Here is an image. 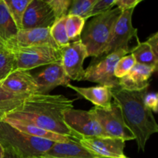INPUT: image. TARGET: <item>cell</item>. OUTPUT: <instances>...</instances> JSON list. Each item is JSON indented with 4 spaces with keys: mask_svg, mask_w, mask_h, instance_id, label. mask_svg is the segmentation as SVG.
Wrapping results in <instances>:
<instances>
[{
    "mask_svg": "<svg viewBox=\"0 0 158 158\" xmlns=\"http://www.w3.org/2000/svg\"><path fill=\"white\" fill-rule=\"evenodd\" d=\"M60 49L61 64L69 80L74 81L83 80V63L88 56L86 47L80 39L70 42L69 45Z\"/></svg>",
    "mask_w": 158,
    "mask_h": 158,
    "instance_id": "obj_10",
    "label": "cell"
},
{
    "mask_svg": "<svg viewBox=\"0 0 158 158\" xmlns=\"http://www.w3.org/2000/svg\"><path fill=\"white\" fill-rule=\"evenodd\" d=\"M66 16L56 20L49 29L51 37L59 49L65 47L70 43L66 34Z\"/></svg>",
    "mask_w": 158,
    "mask_h": 158,
    "instance_id": "obj_25",
    "label": "cell"
},
{
    "mask_svg": "<svg viewBox=\"0 0 158 158\" xmlns=\"http://www.w3.org/2000/svg\"><path fill=\"white\" fill-rule=\"evenodd\" d=\"M19 32L4 0H0V40L6 43Z\"/></svg>",
    "mask_w": 158,
    "mask_h": 158,
    "instance_id": "obj_20",
    "label": "cell"
},
{
    "mask_svg": "<svg viewBox=\"0 0 158 158\" xmlns=\"http://www.w3.org/2000/svg\"><path fill=\"white\" fill-rule=\"evenodd\" d=\"M53 12L55 20L67 15L72 0H46ZM55 21V22H56Z\"/></svg>",
    "mask_w": 158,
    "mask_h": 158,
    "instance_id": "obj_29",
    "label": "cell"
},
{
    "mask_svg": "<svg viewBox=\"0 0 158 158\" xmlns=\"http://www.w3.org/2000/svg\"><path fill=\"white\" fill-rule=\"evenodd\" d=\"M122 12L116 7L93 17L90 22L84 26L80 40L86 47L88 57L97 58L103 53L110 38L116 22Z\"/></svg>",
    "mask_w": 158,
    "mask_h": 158,
    "instance_id": "obj_3",
    "label": "cell"
},
{
    "mask_svg": "<svg viewBox=\"0 0 158 158\" xmlns=\"http://www.w3.org/2000/svg\"><path fill=\"white\" fill-rule=\"evenodd\" d=\"M115 6V0H97L88 15V19L108 12Z\"/></svg>",
    "mask_w": 158,
    "mask_h": 158,
    "instance_id": "obj_30",
    "label": "cell"
},
{
    "mask_svg": "<svg viewBox=\"0 0 158 158\" xmlns=\"http://www.w3.org/2000/svg\"><path fill=\"white\" fill-rule=\"evenodd\" d=\"M11 50V49H10ZM16 69H30L61 62L60 49L49 45L14 49Z\"/></svg>",
    "mask_w": 158,
    "mask_h": 158,
    "instance_id": "obj_7",
    "label": "cell"
},
{
    "mask_svg": "<svg viewBox=\"0 0 158 158\" xmlns=\"http://www.w3.org/2000/svg\"><path fill=\"white\" fill-rule=\"evenodd\" d=\"M33 158H58V157H48V156H40V157H33Z\"/></svg>",
    "mask_w": 158,
    "mask_h": 158,
    "instance_id": "obj_36",
    "label": "cell"
},
{
    "mask_svg": "<svg viewBox=\"0 0 158 158\" xmlns=\"http://www.w3.org/2000/svg\"><path fill=\"white\" fill-rule=\"evenodd\" d=\"M4 46H5L4 43H3L2 42L1 40H0V49H2V48L4 47Z\"/></svg>",
    "mask_w": 158,
    "mask_h": 158,
    "instance_id": "obj_37",
    "label": "cell"
},
{
    "mask_svg": "<svg viewBox=\"0 0 158 158\" xmlns=\"http://www.w3.org/2000/svg\"><path fill=\"white\" fill-rule=\"evenodd\" d=\"M9 13L19 30L23 29L25 12L31 0H4Z\"/></svg>",
    "mask_w": 158,
    "mask_h": 158,
    "instance_id": "obj_23",
    "label": "cell"
},
{
    "mask_svg": "<svg viewBox=\"0 0 158 158\" xmlns=\"http://www.w3.org/2000/svg\"><path fill=\"white\" fill-rule=\"evenodd\" d=\"M134 9L122 12V14L116 22L109 42L103 53L100 56L108 55L120 49H130L129 43L134 38L137 37V29L132 24V16ZM99 57V56H98Z\"/></svg>",
    "mask_w": 158,
    "mask_h": 158,
    "instance_id": "obj_8",
    "label": "cell"
},
{
    "mask_svg": "<svg viewBox=\"0 0 158 158\" xmlns=\"http://www.w3.org/2000/svg\"><path fill=\"white\" fill-rule=\"evenodd\" d=\"M97 0H73L67 15H77L85 20L88 19V15Z\"/></svg>",
    "mask_w": 158,
    "mask_h": 158,
    "instance_id": "obj_27",
    "label": "cell"
},
{
    "mask_svg": "<svg viewBox=\"0 0 158 158\" xmlns=\"http://www.w3.org/2000/svg\"><path fill=\"white\" fill-rule=\"evenodd\" d=\"M79 143L103 158H125V141L110 137H77Z\"/></svg>",
    "mask_w": 158,
    "mask_h": 158,
    "instance_id": "obj_11",
    "label": "cell"
},
{
    "mask_svg": "<svg viewBox=\"0 0 158 158\" xmlns=\"http://www.w3.org/2000/svg\"><path fill=\"white\" fill-rule=\"evenodd\" d=\"M16 69L13 52L6 46L0 49V83Z\"/></svg>",
    "mask_w": 158,
    "mask_h": 158,
    "instance_id": "obj_24",
    "label": "cell"
},
{
    "mask_svg": "<svg viewBox=\"0 0 158 158\" xmlns=\"http://www.w3.org/2000/svg\"><path fill=\"white\" fill-rule=\"evenodd\" d=\"M136 61L132 54H127L122 57L116 65L114 76L116 78L120 79L124 77L135 66Z\"/></svg>",
    "mask_w": 158,
    "mask_h": 158,
    "instance_id": "obj_28",
    "label": "cell"
},
{
    "mask_svg": "<svg viewBox=\"0 0 158 158\" xmlns=\"http://www.w3.org/2000/svg\"><path fill=\"white\" fill-rule=\"evenodd\" d=\"M141 2L142 0H115V6L121 11H125L135 9L136 6Z\"/></svg>",
    "mask_w": 158,
    "mask_h": 158,
    "instance_id": "obj_32",
    "label": "cell"
},
{
    "mask_svg": "<svg viewBox=\"0 0 158 158\" xmlns=\"http://www.w3.org/2000/svg\"><path fill=\"white\" fill-rule=\"evenodd\" d=\"M130 52L131 49H120L108 55L94 58L89 66L84 69L83 80L111 89L120 88L119 79L114 76V69L119 60Z\"/></svg>",
    "mask_w": 158,
    "mask_h": 158,
    "instance_id": "obj_5",
    "label": "cell"
},
{
    "mask_svg": "<svg viewBox=\"0 0 158 158\" xmlns=\"http://www.w3.org/2000/svg\"><path fill=\"white\" fill-rule=\"evenodd\" d=\"M125 158H128V157H125Z\"/></svg>",
    "mask_w": 158,
    "mask_h": 158,
    "instance_id": "obj_39",
    "label": "cell"
},
{
    "mask_svg": "<svg viewBox=\"0 0 158 158\" xmlns=\"http://www.w3.org/2000/svg\"><path fill=\"white\" fill-rule=\"evenodd\" d=\"M130 53L134 56L136 63L153 66L157 69L158 57L155 56L151 46L146 43V41H138L137 46L131 49Z\"/></svg>",
    "mask_w": 158,
    "mask_h": 158,
    "instance_id": "obj_21",
    "label": "cell"
},
{
    "mask_svg": "<svg viewBox=\"0 0 158 158\" xmlns=\"http://www.w3.org/2000/svg\"><path fill=\"white\" fill-rule=\"evenodd\" d=\"M43 156L58 158H103L91 152L76 141L56 142Z\"/></svg>",
    "mask_w": 158,
    "mask_h": 158,
    "instance_id": "obj_18",
    "label": "cell"
},
{
    "mask_svg": "<svg viewBox=\"0 0 158 158\" xmlns=\"http://www.w3.org/2000/svg\"><path fill=\"white\" fill-rule=\"evenodd\" d=\"M33 76L38 84L39 94H47L57 86L67 87L70 83V80L65 73L61 62L48 65Z\"/></svg>",
    "mask_w": 158,
    "mask_h": 158,
    "instance_id": "obj_14",
    "label": "cell"
},
{
    "mask_svg": "<svg viewBox=\"0 0 158 158\" xmlns=\"http://www.w3.org/2000/svg\"><path fill=\"white\" fill-rule=\"evenodd\" d=\"M63 121L77 137H107L90 110H67L63 114Z\"/></svg>",
    "mask_w": 158,
    "mask_h": 158,
    "instance_id": "obj_9",
    "label": "cell"
},
{
    "mask_svg": "<svg viewBox=\"0 0 158 158\" xmlns=\"http://www.w3.org/2000/svg\"><path fill=\"white\" fill-rule=\"evenodd\" d=\"M2 117V116H1V115H0V117Z\"/></svg>",
    "mask_w": 158,
    "mask_h": 158,
    "instance_id": "obj_38",
    "label": "cell"
},
{
    "mask_svg": "<svg viewBox=\"0 0 158 158\" xmlns=\"http://www.w3.org/2000/svg\"><path fill=\"white\" fill-rule=\"evenodd\" d=\"M56 142L36 138L21 132L0 119V144L21 158L43 156Z\"/></svg>",
    "mask_w": 158,
    "mask_h": 158,
    "instance_id": "obj_4",
    "label": "cell"
},
{
    "mask_svg": "<svg viewBox=\"0 0 158 158\" xmlns=\"http://www.w3.org/2000/svg\"><path fill=\"white\" fill-rule=\"evenodd\" d=\"M73 100L63 95L33 94L29 96L17 109L1 118L20 120L51 132L77 138L63 121V114L73 108Z\"/></svg>",
    "mask_w": 158,
    "mask_h": 158,
    "instance_id": "obj_1",
    "label": "cell"
},
{
    "mask_svg": "<svg viewBox=\"0 0 158 158\" xmlns=\"http://www.w3.org/2000/svg\"><path fill=\"white\" fill-rule=\"evenodd\" d=\"M0 86L17 95L30 96L39 94L38 84L29 71L15 69L0 83Z\"/></svg>",
    "mask_w": 158,
    "mask_h": 158,
    "instance_id": "obj_15",
    "label": "cell"
},
{
    "mask_svg": "<svg viewBox=\"0 0 158 158\" xmlns=\"http://www.w3.org/2000/svg\"><path fill=\"white\" fill-rule=\"evenodd\" d=\"M55 21L53 12L46 0H31L23 17V29L50 28Z\"/></svg>",
    "mask_w": 158,
    "mask_h": 158,
    "instance_id": "obj_13",
    "label": "cell"
},
{
    "mask_svg": "<svg viewBox=\"0 0 158 158\" xmlns=\"http://www.w3.org/2000/svg\"><path fill=\"white\" fill-rule=\"evenodd\" d=\"M146 43L151 46L154 53L158 57V32H155L152 35H151Z\"/></svg>",
    "mask_w": 158,
    "mask_h": 158,
    "instance_id": "obj_33",
    "label": "cell"
},
{
    "mask_svg": "<svg viewBox=\"0 0 158 158\" xmlns=\"http://www.w3.org/2000/svg\"><path fill=\"white\" fill-rule=\"evenodd\" d=\"M67 87L73 89L97 107L109 108L112 103V89L104 86L79 87L69 83Z\"/></svg>",
    "mask_w": 158,
    "mask_h": 158,
    "instance_id": "obj_19",
    "label": "cell"
},
{
    "mask_svg": "<svg viewBox=\"0 0 158 158\" xmlns=\"http://www.w3.org/2000/svg\"><path fill=\"white\" fill-rule=\"evenodd\" d=\"M28 97L12 94L0 86V115L2 117L17 109Z\"/></svg>",
    "mask_w": 158,
    "mask_h": 158,
    "instance_id": "obj_22",
    "label": "cell"
},
{
    "mask_svg": "<svg viewBox=\"0 0 158 158\" xmlns=\"http://www.w3.org/2000/svg\"><path fill=\"white\" fill-rule=\"evenodd\" d=\"M86 20L77 15H66V31L69 41H76L80 39L85 26Z\"/></svg>",
    "mask_w": 158,
    "mask_h": 158,
    "instance_id": "obj_26",
    "label": "cell"
},
{
    "mask_svg": "<svg viewBox=\"0 0 158 158\" xmlns=\"http://www.w3.org/2000/svg\"><path fill=\"white\" fill-rule=\"evenodd\" d=\"M157 69L153 66L136 63L127 75L119 79V86L127 91H140L148 89L149 79Z\"/></svg>",
    "mask_w": 158,
    "mask_h": 158,
    "instance_id": "obj_16",
    "label": "cell"
},
{
    "mask_svg": "<svg viewBox=\"0 0 158 158\" xmlns=\"http://www.w3.org/2000/svg\"><path fill=\"white\" fill-rule=\"evenodd\" d=\"M4 158H21V157H19V156H17L16 154H15L14 153H12V151H5Z\"/></svg>",
    "mask_w": 158,
    "mask_h": 158,
    "instance_id": "obj_34",
    "label": "cell"
},
{
    "mask_svg": "<svg viewBox=\"0 0 158 158\" xmlns=\"http://www.w3.org/2000/svg\"><path fill=\"white\" fill-rule=\"evenodd\" d=\"M4 154H5L4 149H3L2 146L0 144V158H4Z\"/></svg>",
    "mask_w": 158,
    "mask_h": 158,
    "instance_id": "obj_35",
    "label": "cell"
},
{
    "mask_svg": "<svg viewBox=\"0 0 158 158\" xmlns=\"http://www.w3.org/2000/svg\"><path fill=\"white\" fill-rule=\"evenodd\" d=\"M0 119L21 132L25 133L32 137H36V138L49 140L52 142H57V143H66V142L70 141L79 142L77 138L66 137V136L61 135V134H56V133L51 132V131L39 127L31 124V123L10 118H1L0 117Z\"/></svg>",
    "mask_w": 158,
    "mask_h": 158,
    "instance_id": "obj_17",
    "label": "cell"
},
{
    "mask_svg": "<svg viewBox=\"0 0 158 158\" xmlns=\"http://www.w3.org/2000/svg\"><path fill=\"white\" fill-rule=\"evenodd\" d=\"M147 93L148 89L140 91L112 89V99L120 106L125 123L135 137L139 151H144L151 136L158 132L154 114L143 103Z\"/></svg>",
    "mask_w": 158,
    "mask_h": 158,
    "instance_id": "obj_2",
    "label": "cell"
},
{
    "mask_svg": "<svg viewBox=\"0 0 158 158\" xmlns=\"http://www.w3.org/2000/svg\"><path fill=\"white\" fill-rule=\"evenodd\" d=\"M50 28H39L19 30L16 35L5 43V46L11 50L33 46L49 45L58 48L51 37ZM59 49V48H58Z\"/></svg>",
    "mask_w": 158,
    "mask_h": 158,
    "instance_id": "obj_12",
    "label": "cell"
},
{
    "mask_svg": "<svg viewBox=\"0 0 158 158\" xmlns=\"http://www.w3.org/2000/svg\"><path fill=\"white\" fill-rule=\"evenodd\" d=\"M145 106L152 112L158 111V94L157 93H147L143 99Z\"/></svg>",
    "mask_w": 158,
    "mask_h": 158,
    "instance_id": "obj_31",
    "label": "cell"
},
{
    "mask_svg": "<svg viewBox=\"0 0 158 158\" xmlns=\"http://www.w3.org/2000/svg\"><path fill=\"white\" fill-rule=\"evenodd\" d=\"M104 134L107 137L121 139L123 141L135 140V137L125 123L121 109L117 103L109 108L94 106L90 110Z\"/></svg>",
    "mask_w": 158,
    "mask_h": 158,
    "instance_id": "obj_6",
    "label": "cell"
}]
</instances>
